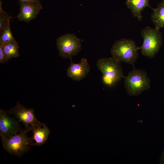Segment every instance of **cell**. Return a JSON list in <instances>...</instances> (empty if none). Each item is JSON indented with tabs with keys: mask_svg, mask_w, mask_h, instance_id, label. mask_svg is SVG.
Instances as JSON below:
<instances>
[{
	"mask_svg": "<svg viewBox=\"0 0 164 164\" xmlns=\"http://www.w3.org/2000/svg\"><path fill=\"white\" fill-rule=\"evenodd\" d=\"M96 66L102 73V80L106 85L111 87L123 78H125L121 62L112 56L98 60Z\"/></svg>",
	"mask_w": 164,
	"mask_h": 164,
	"instance_id": "cell-1",
	"label": "cell"
},
{
	"mask_svg": "<svg viewBox=\"0 0 164 164\" xmlns=\"http://www.w3.org/2000/svg\"><path fill=\"white\" fill-rule=\"evenodd\" d=\"M138 50L133 40L122 38L114 43L111 53L112 56L120 62L134 66L139 56Z\"/></svg>",
	"mask_w": 164,
	"mask_h": 164,
	"instance_id": "cell-2",
	"label": "cell"
},
{
	"mask_svg": "<svg viewBox=\"0 0 164 164\" xmlns=\"http://www.w3.org/2000/svg\"><path fill=\"white\" fill-rule=\"evenodd\" d=\"M159 29L147 26L141 31V35L143 38L142 46L138 47L144 56L152 58L159 51L162 44V34Z\"/></svg>",
	"mask_w": 164,
	"mask_h": 164,
	"instance_id": "cell-3",
	"label": "cell"
},
{
	"mask_svg": "<svg viewBox=\"0 0 164 164\" xmlns=\"http://www.w3.org/2000/svg\"><path fill=\"white\" fill-rule=\"evenodd\" d=\"M125 86L128 94L138 96L150 87V81L146 72L142 70L134 69L125 77Z\"/></svg>",
	"mask_w": 164,
	"mask_h": 164,
	"instance_id": "cell-4",
	"label": "cell"
},
{
	"mask_svg": "<svg viewBox=\"0 0 164 164\" xmlns=\"http://www.w3.org/2000/svg\"><path fill=\"white\" fill-rule=\"evenodd\" d=\"M26 129L8 137L1 136L3 148L9 153L18 157L27 152L30 145V139Z\"/></svg>",
	"mask_w": 164,
	"mask_h": 164,
	"instance_id": "cell-5",
	"label": "cell"
},
{
	"mask_svg": "<svg viewBox=\"0 0 164 164\" xmlns=\"http://www.w3.org/2000/svg\"><path fill=\"white\" fill-rule=\"evenodd\" d=\"M56 41L59 55L63 58H71L81 49L80 41L74 34L61 36L57 39Z\"/></svg>",
	"mask_w": 164,
	"mask_h": 164,
	"instance_id": "cell-6",
	"label": "cell"
},
{
	"mask_svg": "<svg viewBox=\"0 0 164 164\" xmlns=\"http://www.w3.org/2000/svg\"><path fill=\"white\" fill-rule=\"evenodd\" d=\"M8 112L13 115L19 121L22 122L25 127V129L28 132L32 130L36 125L41 123L36 118L33 109H27L19 102Z\"/></svg>",
	"mask_w": 164,
	"mask_h": 164,
	"instance_id": "cell-7",
	"label": "cell"
},
{
	"mask_svg": "<svg viewBox=\"0 0 164 164\" xmlns=\"http://www.w3.org/2000/svg\"><path fill=\"white\" fill-rule=\"evenodd\" d=\"M9 113L0 110V135L8 137L18 133L20 130L18 122L9 116Z\"/></svg>",
	"mask_w": 164,
	"mask_h": 164,
	"instance_id": "cell-8",
	"label": "cell"
},
{
	"mask_svg": "<svg viewBox=\"0 0 164 164\" xmlns=\"http://www.w3.org/2000/svg\"><path fill=\"white\" fill-rule=\"evenodd\" d=\"M20 12L17 18L20 21L29 23L36 18L43 8L41 5L19 1Z\"/></svg>",
	"mask_w": 164,
	"mask_h": 164,
	"instance_id": "cell-9",
	"label": "cell"
},
{
	"mask_svg": "<svg viewBox=\"0 0 164 164\" xmlns=\"http://www.w3.org/2000/svg\"><path fill=\"white\" fill-rule=\"evenodd\" d=\"M90 68L86 59H82L80 62L77 63H74L71 60L67 70V75L73 80L79 81L85 77L89 73Z\"/></svg>",
	"mask_w": 164,
	"mask_h": 164,
	"instance_id": "cell-10",
	"label": "cell"
},
{
	"mask_svg": "<svg viewBox=\"0 0 164 164\" xmlns=\"http://www.w3.org/2000/svg\"><path fill=\"white\" fill-rule=\"evenodd\" d=\"M32 130L33 135L30 138L31 145L40 146L47 140L50 131L45 124H38Z\"/></svg>",
	"mask_w": 164,
	"mask_h": 164,
	"instance_id": "cell-11",
	"label": "cell"
},
{
	"mask_svg": "<svg viewBox=\"0 0 164 164\" xmlns=\"http://www.w3.org/2000/svg\"><path fill=\"white\" fill-rule=\"evenodd\" d=\"M149 0H126L125 4L133 17L140 21L143 18L142 11L147 7L152 9L149 5Z\"/></svg>",
	"mask_w": 164,
	"mask_h": 164,
	"instance_id": "cell-12",
	"label": "cell"
},
{
	"mask_svg": "<svg viewBox=\"0 0 164 164\" xmlns=\"http://www.w3.org/2000/svg\"><path fill=\"white\" fill-rule=\"evenodd\" d=\"M152 9L151 19L155 27L159 29L164 27V0L158 3L156 8Z\"/></svg>",
	"mask_w": 164,
	"mask_h": 164,
	"instance_id": "cell-13",
	"label": "cell"
},
{
	"mask_svg": "<svg viewBox=\"0 0 164 164\" xmlns=\"http://www.w3.org/2000/svg\"><path fill=\"white\" fill-rule=\"evenodd\" d=\"M0 44L2 45L4 53L8 60L13 58H16L19 56V46L18 42Z\"/></svg>",
	"mask_w": 164,
	"mask_h": 164,
	"instance_id": "cell-14",
	"label": "cell"
},
{
	"mask_svg": "<svg viewBox=\"0 0 164 164\" xmlns=\"http://www.w3.org/2000/svg\"><path fill=\"white\" fill-rule=\"evenodd\" d=\"M0 32V43L3 44L8 43H17L14 38L11 32L10 22Z\"/></svg>",
	"mask_w": 164,
	"mask_h": 164,
	"instance_id": "cell-15",
	"label": "cell"
},
{
	"mask_svg": "<svg viewBox=\"0 0 164 164\" xmlns=\"http://www.w3.org/2000/svg\"><path fill=\"white\" fill-rule=\"evenodd\" d=\"M2 2L0 1V32L10 22V20L13 18L6 12L4 11L2 7Z\"/></svg>",
	"mask_w": 164,
	"mask_h": 164,
	"instance_id": "cell-16",
	"label": "cell"
},
{
	"mask_svg": "<svg viewBox=\"0 0 164 164\" xmlns=\"http://www.w3.org/2000/svg\"><path fill=\"white\" fill-rule=\"evenodd\" d=\"M9 60L3 52L2 45L0 44V63H5Z\"/></svg>",
	"mask_w": 164,
	"mask_h": 164,
	"instance_id": "cell-17",
	"label": "cell"
},
{
	"mask_svg": "<svg viewBox=\"0 0 164 164\" xmlns=\"http://www.w3.org/2000/svg\"><path fill=\"white\" fill-rule=\"evenodd\" d=\"M19 1L23 2H29L41 5L39 0H19Z\"/></svg>",
	"mask_w": 164,
	"mask_h": 164,
	"instance_id": "cell-18",
	"label": "cell"
},
{
	"mask_svg": "<svg viewBox=\"0 0 164 164\" xmlns=\"http://www.w3.org/2000/svg\"><path fill=\"white\" fill-rule=\"evenodd\" d=\"M161 159V162L164 163V152L162 153Z\"/></svg>",
	"mask_w": 164,
	"mask_h": 164,
	"instance_id": "cell-19",
	"label": "cell"
}]
</instances>
